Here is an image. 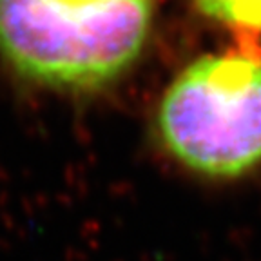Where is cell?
<instances>
[{
  "label": "cell",
  "mask_w": 261,
  "mask_h": 261,
  "mask_svg": "<svg viewBox=\"0 0 261 261\" xmlns=\"http://www.w3.org/2000/svg\"><path fill=\"white\" fill-rule=\"evenodd\" d=\"M156 130L185 169L236 178L261 163V47L205 55L179 71L160 100Z\"/></svg>",
  "instance_id": "cell-2"
},
{
  "label": "cell",
  "mask_w": 261,
  "mask_h": 261,
  "mask_svg": "<svg viewBox=\"0 0 261 261\" xmlns=\"http://www.w3.org/2000/svg\"><path fill=\"white\" fill-rule=\"evenodd\" d=\"M205 16L247 35L261 33V0H194Z\"/></svg>",
  "instance_id": "cell-3"
},
{
  "label": "cell",
  "mask_w": 261,
  "mask_h": 261,
  "mask_svg": "<svg viewBox=\"0 0 261 261\" xmlns=\"http://www.w3.org/2000/svg\"><path fill=\"white\" fill-rule=\"evenodd\" d=\"M152 0H0V58L58 91L107 86L135 65Z\"/></svg>",
  "instance_id": "cell-1"
}]
</instances>
